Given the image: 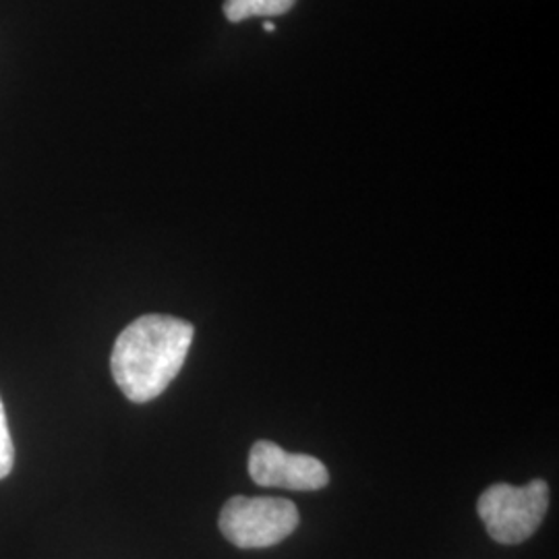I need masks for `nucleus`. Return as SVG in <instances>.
<instances>
[{"mask_svg": "<svg viewBox=\"0 0 559 559\" xmlns=\"http://www.w3.org/2000/svg\"><path fill=\"white\" fill-rule=\"evenodd\" d=\"M263 29H265V32H274V29H276V25H274L272 21H265V23H263Z\"/></svg>", "mask_w": 559, "mask_h": 559, "instance_id": "7", "label": "nucleus"}, {"mask_svg": "<svg viewBox=\"0 0 559 559\" xmlns=\"http://www.w3.org/2000/svg\"><path fill=\"white\" fill-rule=\"evenodd\" d=\"M249 475L261 487H282L290 491H318L330 483V473L321 460L290 454L278 443L265 440L251 448Z\"/></svg>", "mask_w": 559, "mask_h": 559, "instance_id": "4", "label": "nucleus"}, {"mask_svg": "<svg viewBox=\"0 0 559 559\" xmlns=\"http://www.w3.org/2000/svg\"><path fill=\"white\" fill-rule=\"evenodd\" d=\"M13 466H15V443H13L11 431H9L4 404L0 399V480L11 475Z\"/></svg>", "mask_w": 559, "mask_h": 559, "instance_id": "6", "label": "nucleus"}, {"mask_svg": "<svg viewBox=\"0 0 559 559\" xmlns=\"http://www.w3.org/2000/svg\"><path fill=\"white\" fill-rule=\"evenodd\" d=\"M297 0H224V15L230 23L251 17H274L288 13Z\"/></svg>", "mask_w": 559, "mask_h": 559, "instance_id": "5", "label": "nucleus"}, {"mask_svg": "<svg viewBox=\"0 0 559 559\" xmlns=\"http://www.w3.org/2000/svg\"><path fill=\"white\" fill-rule=\"evenodd\" d=\"M489 537L501 545H519L531 539L549 510V487L531 480L524 487L496 483L483 491L477 503Z\"/></svg>", "mask_w": 559, "mask_h": 559, "instance_id": "2", "label": "nucleus"}, {"mask_svg": "<svg viewBox=\"0 0 559 559\" xmlns=\"http://www.w3.org/2000/svg\"><path fill=\"white\" fill-rule=\"evenodd\" d=\"M193 342V325L170 316H143L120 332L110 369L131 402H150L179 376Z\"/></svg>", "mask_w": 559, "mask_h": 559, "instance_id": "1", "label": "nucleus"}, {"mask_svg": "<svg viewBox=\"0 0 559 559\" xmlns=\"http://www.w3.org/2000/svg\"><path fill=\"white\" fill-rule=\"evenodd\" d=\"M218 526L222 535L240 549H263L295 533L299 508L284 498L235 496L224 503Z\"/></svg>", "mask_w": 559, "mask_h": 559, "instance_id": "3", "label": "nucleus"}]
</instances>
